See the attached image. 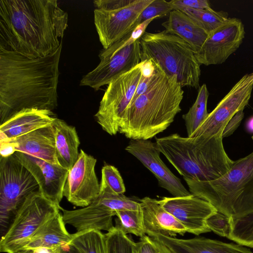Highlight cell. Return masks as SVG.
I'll return each instance as SVG.
<instances>
[{
	"label": "cell",
	"mask_w": 253,
	"mask_h": 253,
	"mask_svg": "<svg viewBox=\"0 0 253 253\" xmlns=\"http://www.w3.org/2000/svg\"><path fill=\"white\" fill-rule=\"evenodd\" d=\"M252 123H253L252 126H253V119ZM252 138L253 139V135L252 136Z\"/></svg>",
	"instance_id": "obj_43"
},
{
	"label": "cell",
	"mask_w": 253,
	"mask_h": 253,
	"mask_svg": "<svg viewBox=\"0 0 253 253\" xmlns=\"http://www.w3.org/2000/svg\"><path fill=\"white\" fill-rule=\"evenodd\" d=\"M16 253H33V250H22L16 252Z\"/></svg>",
	"instance_id": "obj_42"
},
{
	"label": "cell",
	"mask_w": 253,
	"mask_h": 253,
	"mask_svg": "<svg viewBox=\"0 0 253 253\" xmlns=\"http://www.w3.org/2000/svg\"><path fill=\"white\" fill-rule=\"evenodd\" d=\"M245 36L244 24L237 18H228L208 34L195 56L201 65L221 64L240 46Z\"/></svg>",
	"instance_id": "obj_11"
},
{
	"label": "cell",
	"mask_w": 253,
	"mask_h": 253,
	"mask_svg": "<svg viewBox=\"0 0 253 253\" xmlns=\"http://www.w3.org/2000/svg\"><path fill=\"white\" fill-rule=\"evenodd\" d=\"M68 244L73 245L81 253H107L105 234L101 231L77 232L72 234Z\"/></svg>",
	"instance_id": "obj_27"
},
{
	"label": "cell",
	"mask_w": 253,
	"mask_h": 253,
	"mask_svg": "<svg viewBox=\"0 0 253 253\" xmlns=\"http://www.w3.org/2000/svg\"><path fill=\"white\" fill-rule=\"evenodd\" d=\"M115 226L124 233L132 234L140 238L146 235L141 211L123 210L116 211Z\"/></svg>",
	"instance_id": "obj_29"
},
{
	"label": "cell",
	"mask_w": 253,
	"mask_h": 253,
	"mask_svg": "<svg viewBox=\"0 0 253 253\" xmlns=\"http://www.w3.org/2000/svg\"><path fill=\"white\" fill-rule=\"evenodd\" d=\"M68 19L56 0H0V48L46 57L62 44Z\"/></svg>",
	"instance_id": "obj_1"
},
{
	"label": "cell",
	"mask_w": 253,
	"mask_h": 253,
	"mask_svg": "<svg viewBox=\"0 0 253 253\" xmlns=\"http://www.w3.org/2000/svg\"><path fill=\"white\" fill-rule=\"evenodd\" d=\"M100 188L120 195L126 192V187L118 169L113 166L106 165L101 169Z\"/></svg>",
	"instance_id": "obj_32"
},
{
	"label": "cell",
	"mask_w": 253,
	"mask_h": 253,
	"mask_svg": "<svg viewBox=\"0 0 253 253\" xmlns=\"http://www.w3.org/2000/svg\"><path fill=\"white\" fill-rule=\"evenodd\" d=\"M65 223L76 229L77 232L86 230L109 231L113 225L115 212L97 199L88 206L75 210L61 208Z\"/></svg>",
	"instance_id": "obj_19"
},
{
	"label": "cell",
	"mask_w": 253,
	"mask_h": 253,
	"mask_svg": "<svg viewBox=\"0 0 253 253\" xmlns=\"http://www.w3.org/2000/svg\"><path fill=\"white\" fill-rule=\"evenodd\" d=\"M60 211L43 224L23 250L60 246L68 244L72 238L65 227Z\"/></svg>",
	"instance_id": "obj_25"
},
{
	"label": "cell",
	"mask_w": 253,
	"mask_h": 253,
	"mask_svg": "<svg viewBox=\"0 0 253 253\" xmlns=\"http://www.w3.org/2000/svg\"><path fill=\"white\" fill-rule=\"evenodd\" d=\"M209 92L206 84L200 86L196 101L189 111L182 115L187 137H190L207 117V103Z\"/></svg>",
	"instance_id": "obj_26"
},
{
	"label": "cell",
	"mask_w": 253,
	"mask_h": 253,
	"mask_svg": "<svg viewBox=\"0 0 253 253\" xmlns=\"http://www.w3.org/2000/svg\"><path fill=\"white\" fill-rule=\"evenodd\" d=\"M141 63L112 80L108 84L100 102L94 116L102 129L111 135L119 131L135 93L141 75Z\"/></svg>",
	"instance_id": "obj_9"
},
{
	"label": "cell",
	"mask_w": 253,
	"mask_h": 253,
	"mask_svg": "<svg viewBox=\"0 0 253 253\" xmlns=\"http://www.w3.org/2000/svg\"><path fill=\"white\" fill-rule=\"evenodd\" d=\"M160 202L187 232L199 235L211 232L207 220L217 211L207 201L191 194L185 197H163Z\"/></svg>",
	"instance_id": "obj_15"
},
{
	"label": "cell",
	"mask_w": 253,
	"mask_h": 253,
	"mask_svg": "<svg viewBox=\"0 0 253 253\" xmlns=\"http://www.w3.org/2000/svg\"><path fill=\"white\" fill-rule=\"evenodd\" d=\"M96 162L81 149L77 161L69 170L63 197L73 205L85 207L98 197L100 185L95 170Z\"/></svg>",
	"instance_id": "obj_13"
},
{
	"label": "cell",
	"mask_w": 253,
	"mask_h": 253,
	"mask_svg": "<svg viewBox=\"0 0 253 253\" xmlns=\"http://www.w3.org/2000/svg\"><path fill=\"white\" fill-rule=\"evenodd\" d=\"M222 134L183 137L177 133L156 138L162 153L185 180L208 181L225 174L234 161L225 152Z\"/></svg>",
	"instance_id": "obj_4"
},
{
	"label": "cell",
	"mask_w": 253,
	"mask_h": 253,
	"mask_svg": "<svg viewBox=\"0 0 253 253\" xmlns=\"http://www.w3.org/2000/svg\"><path fill=\"white\" fill-rule=\"evenodd\" d=\"M125 150L150 170L157 179L159 186L172 196L179 197L191 194L163 162L155 142L149 140H131Z\"/></svg>",
	"instance_id": "obj_16"
},
{
	"label": "cell",
	"mask_w": 253,
	"mask_h": 253,
	"mask_svg": "<svg viewBox=\"0 0 253 253\" xmlns=\"http://www.w3.org/2000/svg\"><path fill=\"white\" fill-rule=\"evenodd\" d=\"M13 155L33 175L39 191L60 207L69 170L59 165L22 152L16 151Z\"/></svg>",
	"instance_id": "obj_17"
},
{
	"label": "cell",
	"mask_w": 253,
	"mask_h": 253,
	"mask_svg": "<svg viewBox=\"0 0 253 253\" xmlns=\"http://www.w3.org/2000/svg\"><path fill=\"white\" fill-rule=\"evenodd\" d=\"M156 18H153L147 20L138 25L134 29L114 43L111 46L107 49L101 50L99 54L105 55L112 54L133 43L141 38L145 32V30L149 24Z\"/></svg>",
	"instance_id": "obj_33"
},
{
	"label": "cell",
	"mask_w": 253,
	"mask_h": 253,
	"mask_svg": "<svg viewBox=\"0 0 253 253\" xmlns=\"http://www.w3.org/2000/svg\"><path fill=\"white\" fill-rule=\"evenodd\" d=\"M211 231L224 237H227L231 231V218L217 211L207 220Z\"/></svg>",
	"instance_id": "obj_35"
},
{
	"label": "cell",
	"mask_w": 253,
	"mask_h": 253,
	"mask_svg": "<svg viewBox=\"0 0 253 253\" xmlns=\"http://www.w3.org/2000/svg\"><path fill=\"white\" fill-rule=\"evenodd\" d=\"M59 207L39 190L29 195L19 207L1 237L0 252L16 253L22 250L37 230L60 211Z\"/></svg>",
	"instance_id": "obj_7"
},
{
	"label": "cell",
	"mask_w": 253,
	"mask_h": 253,
	"mask_svg": "<svg viewBox=\"0 0 253 253\" xmlns=\"http://www.w3.org/2000/svg\"><path fill=\"white\" fill-rule=\"evenodd\" d=\"M181 11L208 34L222 25L229 18L226 12L215 11L211 8L202 10L184 9Z\"/></svg>",
	"instance_id": "obj_28"
},
{
	"label": "cell",
	"mask_w": 253,
	"mask_h": 253,
	"mask_svg": "<svg viewBox=\"0 0 253 253\" xmlns=\"http://www.w3.org/2000/svg\"><path fill=\"white\" fill-rule=\"evenodd\" d=\"M231 231L227 238L253 248V213L238 218H231Z\"/></svg>",
	"instance_id": "obj_30"
},
{
	"label": "cell",
	"mask_w": 253,
	"mask_h": 253,
	"mask_svg": "<svg viewBox=\"0 0 253 253\" xmlns=\"http://www.w3.org/2000/svg\"><path fill=\"white\" fill-rule=\"evenodd\" d=\"M185 181L191 194L231 218L253 213V152L234 161L229 170L217 179Z\"/></svg>",
	"instance_id": "obj_5"
},
{
	"label": "cell",
	"mask_w": 253,
	"mask_h": 253,
	"mask_svg": "<svg viewBox=\"0 0 253 253\" xmlns=\"http://www.w3.org/2000/svg\"><path fill=\"white\" fill-rule=\"evenodd\" d=\"M169 3L172 10L180 11L184 9L202 10L211 8L208 0H171Z\"/></svg>",
	"instance_id": "obj_37"
},
{
	"label": "cell",
	"mask_w": 253,
	"mask_h": 253,
	"mask_svg": "<svg viewBox=\"0 0 253 253\" xmlns=\"http://www.w3.org/2000/svg\"><path fill=\"white\" fill-rule=\"evenodd\" d=\"M62 46L37 58L0 48V125L23 109L57 107Z\"/></svg>",
	"instance_id": "obj_2"
},
{
	"label": "cell",
	"mask_w": 253,
	"mask_h": 253,
	"mask_svg": "<svg viewBox=\"0 0 253 253\" xmlns=\"http://www.w3.org/2000/svg\"><path fill=\"white\" fill-rule=\"evenodd\" d=\"M139 41L142 61L151 60L167 76H175L182 87L199 88L201 65L187 42L165 30L145 32Z\"/></svg>",
	"instance_id": "obj_6"
},
{
	"label": "cell",
	"mask_w": 253,
	"mask_h": 253,
	"mask_svg": "<svg viewBox=\"0 0 253 253\" xmlns=\"http://www.w3.org/2000/svg\"><path fill=\"white\" fill-rule=\"evenodd\" d=\"M137 253H172L161 242L145 235L137 243Z\"/></svg>",
	"instance_id": "obj_36"
},
{
	"label": "cell",
	"mask_w": 253,
	"mask_h": 253,
	"mask_svg": "<svg viewBox=\"0 0 253 253\" xmlns=\"http://www.w3.org/2000/svg\"><path fill=\"white\" fill-rule=\"evenodd\" d=\"M61 253H81V252L73 245L66 244L61 246Z\"/></svg>",
	"instance_id": "obj_40"
},
{
	"label": "cell",
	"mask_w": 253,
	"mask_h": 253,
	"mask_svg": "<svg viewBox=\"0 0 253 253\" xmlns=\"http://www.w3.org/2000/svg\"><path fill=\"white\" fill-rule=\"evenodd\" d=\"M99 57L100 63L83 77L81 86H87L97 90L140 64L142 60L139 39L117 52L106 55L99 54Z\"/></svg>",
	"instance_id": "obj_14"
},
{
	"label": "cell",
	"mask_w": 253,
	"mask_h": 253,
	"mask_svg": "<svg viewBox=\"0 0 253 253\" xmlns=\"http://www.w3.org/2000/svg\"><path fill=\"white\" fill-rule=\"evenodd\" d=\"M246 78L247 74L232 87L190 137L209 138L223 134L229 121L249 102L253 84L248 83Z\"/></svg>",
	"instance_id": "obj_12"
},
{
	"label": "cell",
	"mask_w": 253,
	"mask_h": 253,
	"mask_svg": "<svg viewBox=\"0 0 253 253\" xmlns=\"http://www.w3.org/2000/svg\"><path fill=\"white\" fill-rule=\"evenodd\" d=\"M139 203L145 232L148 236L175 237L187 232L185 227L162 207L160 200L145 197Z\"/></svg>",
	"instance_id": "obj_18"
},
{
	"label": "cell",
	"mask_w": 253,
	"mask_h": 253,
	"mask_svg": "<svg viewBox=\"0 0 253 253\" xmlns=\"http://www.w3.org/2000/svg\"><path fill=\"white\" fill-rule=\"evenodd\" d=\"M173 10L169 1L165 0H153L139 15L135 23L136 27L144 21L153 18H158L168 15Z\"/></svg>",
	"instance_id": "obj_34"
},
{
	"label": "cell",
	"mask_w": 253,
	"mask_h": 253,
	"mask_svg": "<svg viewBox=\"0 0 253 253\" xmlns=\"http://www.w3.org/2000/svg\"><path fill=\"white\" fill-rule=\"evenodd\" d=\"M162 25L167 32L175 35L187 42L195 53L201 49L208 33L183 12L173 10Z\"/></svg>",
	"instance_id": "obj_24"
},
{
	"label": "cell",
	"mask_w": 253,
	"mask_h": 253,
	"mask_svg": "<svg viewBox=\"0 0 253 253\" xmlns=\"http://www.w3.org/2000/svg\"><path fill=\"white\" fill-rule=\"evenodd\" d=\"M61 246L38 248L33 250V253H61Z\"/></svg>",
	"instance_id": "obj_39"
},
{
	"label": "cell",
	"mask_w": 253,
	"mask_h": 253,
	"mask_svg": "<svg viewBox=\"0 0 253 253\" xmlns=\"http://www.w3.org/2000/svg\"><path fill=\"white\" fill-rule=\"evenodd\" d=\"M153 0H133L129 5L114 9L96 8L94 22L103 49H107L134 29L144 9Z\"/></svg>",
	"instance_id": "obj_10"
},
{
	"label": "cell",
	"mask_w": 253,
	"mask_h": 253,
	"mask_svg": "<svg viewBox=\"0 0 253 253\" xmlns=\"http://www.w3.org/2000/svg\"><path fill=\"white\" fill-rule=\"evenodd\" d=\"M39 191L31 172L12 155L0 158V225L1 236L26 198Z\"/></svg>",
	"instance_id": "obj_8"
},
{
	"label": "cell",
	"mask_w": 253,
	"mask_h": 253,
	"mask_svg": "<svg viewBox=\"0 0 253 253\" xmlns=\"http://www.w3.org/2000/svg\"><path fill=\"white\" fill-rule=\"evenodd\" d=\"M244 113L243 110L238 112L229 121L226 126L222 134V137H226L230 136L240 126L243 119Z\"/></svg>",
	"instance_id": "obj_38"
},
{
	"label": "cell",
	"mask_w": 253,
	"mask_h": 253,
	"mask_svg": "<svg viewBox=\"0 0 253 253\" xmlns=\"http://www.w3.org/2000/svg\"><path fill=\"white\" fill-rule=\"evenodd\" d=\"M55 118L51 111L23 109L0 124V140L15 138L51 125Z\"/></svg>",
	"instance_id": "obj_22"
},
{
	"label": "cell",
	"mask_w": 253,
	"mask_h": 253,
	"mask_svg": "<svg viewBox=\"0 0 253 253\" xmlns=\"http://www.w3.org/2000/svg\"><path fill=\"white\" fill-rule=\"evenodd\" d=\"M0 141L11 143L15 151L22 152L58 165L55 152L54 129L52 124L18 137Z\"/></svg>",
	"instance_id": "obj_21"
},
{
	"label": "cell",
	"mask_w": 253,
	"mask_h": 253,
	"mask_svg": "<svg viewBox=\"0 0 253 253\" xmlns=\"http://www.w3.org/2000/svg\"><path fill=\"white\" fill-rule=\"evenodd\" d=\"M107 253H137V243L114 226L105 234Z\"/></svg>",
	"instance_id": "obj_31"
},
{
	"label": "cell",
	"mask_w": 253,
	"mask_h": 253,
	"mask_svg": "<svg viewBox=\"0 0 253 253\" xmlns=\"http://www.w3.org/2000/svg\"><path fill=\"white\" fill-rule=\"evenodd\" d=\"M247 82L248 83H253V73L247 74Z\"/></svg>",
	"instance_id": "obj_41"
},
{
	"label": "cell",
	"mask_w": 253,
	"mask_h": 253,
	"mask_svg": "<svg viewBox=\"0 0 253 253\" xmlns=\"http://www.w3.org/2000/svg\"><path fill=\"white\" fill-rule=\"evenodd\" d=\"M153 239L167 246L172 253H253L245 246L205 237L184 239L159 235Z\"/></svg>",
	"instance_id": "obj_20"
},
{
	"label": "cell",
	"mask_w": 253,
	"mask_h": 253,
	"mask_svg": "<svg viewBox=\"0 0 253 253\" xmlns=\"http://www.w3.org/2000/svg\"><path fill=\"white\" fill-rule=\"evenodd\" d=\"M182 87L175 76L161 70L147 91L128 106L119 132L131 140H149L164 131L181 111Z\"/></svg>",
	"instance_id": "obj_3"
},
{
	"label": "cell",
	"mask_w": 253,
	"mask_h": 253,
	"mask_svg": "<svg viewBox=\"0 0 253 253\" xmlns=\"http://www.w3.org/2000/svg\"><path fill=\"white\" fill-rule=\"evenodd\" d=\"M54 129L55 152L58 165L69 170L77 161L80 144L76 128L55 118L52 123Z\"/></svg>",
	"instance_id": "obj_23"
}]
</instances>
